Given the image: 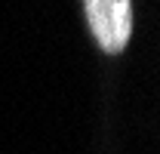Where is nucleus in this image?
<instances>
[{
  "mask_svg": "<svg viewBox=\"0 0 160 154\" xmlns=\"http://www.w3.org/2000/svg\"><path fill=\"white\" fill-rule=\"evenodd\" d=\"M86 25L105 53L117 56L132 37V0H83Z\"/></svg>",
  "mask_w": 160,
  "mask_h": 154,
  "instance_id": "1",
  "label": "nucleus"
}]
</instances>
